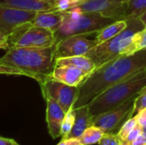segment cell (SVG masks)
Segmentation results:
<instances>
[{"label": "cell", "instance_id": "6da1fadb", "mask_svg": "<svg viewBox=\"0 0 146 145\" xmlns=\"http://www.w3.org/2000/svg\"><path fill=\"white\" fill-rule=\"evenodd\" d=\"M146 68V50L112 60L97 68L79 86L73 109L87 105L93 98L113 85Z\"/></svg>", "mask_w": 146, "mask_h": 145}, {"label": "cell", "instance_id": "7a4b0ae2", "mask_svg": "<svg viewBox=\"0 0 146 145\" xmlns=\"http://www.w3.org/2000/svg\"><path fill=\"white\" fill-rule=\"evenodd\" d=\"M56 44L47 48L9 47L0 58V74L23 75L39 85L44 83L56 66Z\"/></svg>", "mask_w": 146, "mask_h": 145}, {"label": "cell", "instance_id": "3957f363", "mask_svg": "<svg viewBox=\"0 0 146 145\" xmlns=\"http://www.w3.org/2000/svg\"><path fill=\"white\" fill-rule=\"evenodd\" d=\"M146 85V68L113 85L93 98L88 104L92 118L113 110L136 97Z\"/></svg>", "mask_w": 146, "mask_h": 145}, {"label": "cell", "instance_id": "277c9868", "mask_svg": "<svg viewBox=\"0 0 146 145\" xmlns=\"http://www.w3.org/2000/svg\"><path fill=\"white\" fill-rule=\"evenodd\" d=\"M127 21V26L121 32L110 40L96 45L85 55L94 62L96 68L118 57L125 56L133 35L145 26L139 18L128 19Z\"/></svg>", "mask_w": 146, "mask_h": 145}, {"label": "cell", "instance_id": "5b68a950", "mask_svg": "<svg viewBox=\"0 0 146 145\" xmlns=\"http://www.w3.org/2000/svg\"><path fill=\"white\" fill-rule=\"evenodd\" d=\"M63 13L62 23L55 32L56 43L72 35L97 33L103 27L115 21V20L104 17L99 14L83 12L78 7Z\"/></svg>", "mask_w": 146, "mask_h": 145}, {"label": "cell", "instance_id": "8992f818", "mask_svg": "<svg viewBox=\"0 0 146 145\" xmlns=\"http://www.w3.org/2000/svg\"><path fill=\"white\" fill-rule=\"evenodd\" d=\"M36 11L0 6V31L9 36V47L33 26Z\"/></svg>", "mask_w": 146, "mask_h": 145}, {"label": "cell", "instance_id": "52a82bcc", "mask_svg": "<svg viewBox=\"0 0 146 145\" xmlns=\"http://www.w3.org/2000/svg\"><path fill=\"white\" fill-rule=\"evenodd\" d=\"M133 97L118 108L101 114L96 117L92 118V126L101 129L104 133H114V132L123 125V123L130 117L133 116L134 103Z\"/></svg>", "mask_w": 146, "mask_h": 145}, {"label": "cell", "instance_id": "ba28073f", "mask_svg": "<svg viewBox=\"0 0 146 145\" xmlns=\"http://www.w3.org/2000/svg\"><path fill=\"white\" fill-rule=\"evenodd\" d=\"M129 0H81L76 7L83 12L99 14L115 21L126 20Z\"/></svg>", "mask_w": 146, "mask_h": 145}, {"label": "cell", "instance_id": "9c48e42d", "mask_svg": "<svg viewBox=\"0 0 146 145\" xmlns=\"http://www.w3.org/2000/svg\"><path fill=\"white\" fill-rule=\"evenodd\" d=\"M39 85L44 99L46 97L52 98L66 113L73 108L79 91L78 86H71L52 78L48 79Z\"/></svg>", "mask_w": 146, "mask_h": 145}, {"label": "cell", "instance_id": "30bf717a", "mask_svg": "<svg viewBox=\"0 0 146 145\" xmlns=\"http://www.w3.org/2000/svg\"><path fill=\"white\" fill-rule=\"evenodd\" d=\"M93 34H78L66 37L59 40L56 44V59L62 57L85 56L90 50L95 47L96 41L91 38Z\"/></svg>", "mask_w": 146, "mask_h": 145}, {"label": "cell", "instance_id": "8fae6325", "mask_svg": "<svg viewBox=\"0 0 146 145\" xmlns=\"http://www.w3.org/2000/svg\"><path fill=\"white\" fill-rule=\"evenodd\" d=\"M56 44L55 32L50 30L32 26L10 47L47 48Z\"/></svg>", "mask_w": 146, "mask_h": 145}, {"label": "cell", "instance_id": "7c38bea8", "mask_svg": "<svg viewBox=\"0 0 146 145\" xmlns=\"http://www.w3.org/2000/svg\"><path fill=\"white\" fill-rule=\"evenodd\" d=\"M89 75V73H86L77 67L72 65H62L55 66L50 78L66 85L79 87Z\"/></svg>", "mask_w": 146, "mask_h": 145}, {"label": "cell", "instance_id": "4fadbf2b", "mask_svg": "<svg viewBox=\"0 0 146 145\" xmlns=\"http://www.w3.org/2000/svg\"><path fill=\"white\" fill-rule=\"evenodd\" d=\"M46 123L48 132L54 139L61 137V127L66 112L52 98L46 97Z\"/></svg>", "mask_w": 146, "mask_h": 145}, {"label": "cell", "instance_id": "5bb4252c", "mask_svg": "<svg viewBox=\"0 0 146 145\" xmlns=\"http://www.w3.org/2000/svg\"><path fill=\"white\" fill-rule=\"evenodd\" d=\"M0 6L36 12L56 9L55 0H0Z\"/></svg>", "mask_w": 146, "mask_h": 145}, {"label": "cell", "instance_id": "9a60e30c", "mask_svg": "<svg viewBox=\"0 0 146 145\" xmlns=\"http://www.w3.org/2000/svg\"><path fill=\"white\" fill-rule=\"evenodd\" d=\"M64 13L57 9L37 12L33 21V26L45 28L56 32L61 26L63 21Z\"/></svg>", "mask_w": 146, "mask_h": 145}, {"label": "cell", "instance_id": "2e32d148", "mask_svg": "<svg viewBox=\"0 0 146 145\" xmlns=\"http://www.w3.org/2000/svg\"><path fill=\"white\" fill-rule=\"evenodd\" d=\"M75 121L74 126L67 138H79L83 132L91 126H92V116L87 105L75 109Z\"/></svg>", "mask_w": 146, "mask_h": 145}, {"label": "cell", "instance_id": "e0dca14e", "mask_svg": "<svg viewBox=\"0 0 146 145\" xmlns=\"http://www.w3.org/2000/svg\"><path fill=\"white\" fill-rule=\"evenodd\" d=\"M127 20L115 21L112 23L105 26L101 30H99L95 35L96 44L98 45L110 40L113 37L121 32L125 28H127Z\"/></svg>", "mask_w": 146, "mask_h": 145}, {"label": "cell", "instance_id": "ac0fdd59", "mask_svg": "<svg viewBox=\"0 0 146 145\" xmlns=\"http://www.w3.org/2000/svg\"><path fill=\"white\" fill-rule=\"evenodd\" d=\"M62 65H72L89 73H91L96 69V66L94 62L86 56H75L56 58V66H62Z\"/></svg>", "mask_w": 146, "mask_h": 145}, {"label": "cell", "instance_id": "d6986e66", "mask_svg": "<svg viewBox=\"0 0 146 145\" xmlns=\"http://www.w3.org/2000/svg\"><path fill=\"white\" fill-rule=\"evenodd\" d=\"M146 50V26H145L141 30L135 32L132 38L131 43L128 45L125 56H131L137 52L145 50Z\"/></svg>", "mask_w": 146, "mask_h": 145}, {"label": "cell", "instance_id": "ffe728a7", "mask_svg": "<svg viewBox=\"0 0 146 145\" xmlns=\"http://www.w3.org/2000/svg\"><path fill=\"white\" fill-rule=\"evenodd\" d=\"M104 135V132L101 129H99L95 126H91L79 138V140L81 145L96 144H99Z\"/></svg>", "mask_w": 146, "mask_h": 145}, {"label": "cell", "instance_id": "44dd1931", "mask_svg": "<svg viewBox=\"0 0 146 145\" xmlns=\"http://www.w3.org/2000/svg\"><path fill=\"white\" fill-rule=\"evenodd\" d=\"M146 12V0H129L126 20L140 18Z\"/></svg>", "mask_w": 146, "mask_h": 145}, {"label": "cell", "instance_id": "7402d4cb", "mask_svg": "<svg viewBox=\"0 0 146 145\" xmlns=\"http://www.w3.org/2000/svg\"><path fill=\"white\" fill-rule=\"evenodd\" d=\"M75 121V110L72 108L65 115L62 127H61V137L62 139L67 138L69 132H71Z\"/></svg>", "mask_w": 146, "mask_h": 145}, {"label": "cell", "instance_id": "603a6c76", "mask_svg": "<svg viewBox=\"0 0 146 145\" xmlns=\"http://www.w3.org/2000/svg\"><path fill=\"white\" fill-rule=\"evenodd\" d=\"M138 125L137 121L135 116H132L130 118H128L124 123L123 125L121 126L120 130L117 132V136L119 137V138L121 139V141L124 142L126 140V138H127L128 134L131 132V131Z\"/></svg>", "mask_w": 146, "mask_h": 145}, {"label": "cell", "instance_id": "cb8c5ba5", "mask_svg": "<svg viewBox=\"0 0 146 145\" xmlns=\"http://www.w3.org/2000/svg\"><path fill=\"white\" fill-rule=\"evenodd\" d=\"M145 108H146V85L140 91V92L135 98L133 115Z\"/></svg>", "mask_w": 146, "mask_h": 145}, {"label": "cell", "instance_id": "d4e9b609", "mask_svg": "<svg viewBox=\"0 0 146 145\" xmlns=\"http://www.w3.org/2000/svg\"><path fill=\"white\" fill-rule=\"evenodd\" d=\"M56 9L61 12L68 11L74 7L79 3L76 0H55Z\"/></svg>", "mask_w": 146, "mask_h": 145}, {"label": "cell", "instance_id": "484cf974", "mask_svg": "<svg viewBox=\"0 0 146 145\" xmlns=\"http://www.w3.org/2000/svg\"><path fill=\"white\" fill-rule=\"evenodd\" d=\"M121 139L115 133H104V137L99 142V145H120Z\"/></svg>", "mask_w": 146, "mask_h": 145}, {"label": "cell", "instance_id": "4316f807", "mask_svg": "<svg viewBox=\"0 0 146 145\" xmlns=\"http://www.w3.org/2000/svg\"><path fill=\"white\" fill-rule=\"evenodd\" d=\"M142 130H143V128H142L140 126L137 125V126L131 131V132L128 134V136H127V138H126V140L124 141V143L127 145L131 144L134 140H136V139L142 134Z\"/></svg>", "mask_w": 146, "mask_h": 145}, {"label": "cell", "instance_id": "83f0119b", "mask_svg": "<svg viewBox=\"0 0 146 145\" xmlns=\"http://www.w3.org/2000/svg\"><path fill=\"white\" fill-rule=\"evenodd\" d=\"M137 123L139 126H140L142 128L146 126V108L142 109L141 110H139L137 114L134 115Z\"/></svg>", "mask_w": 146, "mask_h": 145}, {"label": "cell", "instance_id": "f1b7e54d", "mask_svg": "<svg viewBox=\"0 0 146 145\" xmlns=\"http://www.w3.org/2000/svg\"><path fill=\"white\" fill-rule=\"evenodd\" d=\"M9 48V36L4 34L0 31V49L6 50Z\"/></svg>", "mask_w": 146, "mask_h": 145}, {"label": "cell", "instance_id": "f546056e", "mask_svg": "<svg viewBox=\"0 0 146 145\" xmlns=\"http://www.w3.org/2000/svg\"><path fill=\"white\" fill-rule=\"evenodd\" d=\"M56 145H81L79 138H65L62 139V141Z\"/></svg>", "mask_w": 146, "mask_h": 145}, {"label": "cell", "instance_id": "4dcf8cb0", "mask_svg": "<svg viewBox=\"0 0 146 145\" xmlns=\"http://www.w3.org/2000/svg\"><path fill=\"white\" fill-rule=\"evenodd\" d=\"M146 144V138L141 134L136 140H134L130 145H145Z\"/></svg>", "mask_w": 146, "mask_h": 145}, {"label": "cell", "instance_id": "1f68e13d", "mask_svg": "<svg viewBox=\"0 0 146 145\" xmlns=\"http://www.w3.org/2000/svg\"><path fill=\"white\" fill-rule=\"evenodd\" d=\"M17 144L14 139L0 137V145H13Z\"/></svg>", "mask_w": 146, "mask_h": 145}, {"label": "cell", "instance_id": "d6a6232c", "mask_svg": "<svg viewBox=\"0 0 146 145\" xmlns=\"http://www.w3.org/2000/svg\"><path fill=\"white\" fill-rule=\"evenodd\" d=\"M139 19H140V20H141V21L144 23V25L146 26V12L144 14V15H142V16H141V17H140V18H139Z\"/></svg>", "mask_w": 146, "mask_h": 145}, {"label": "cell", "instance_id": "836d02e7", "mask_svg": "<svg viewBox=\"0 0 146 145\" xmlns=\"http://www.w3.org/2000/svg\"><path fill=\"white\" fill-rule=\"evenodd\" d=\"M142 134L146 138V126L143 128V130H142Z\"/></svg>", "mask_w": 146, "mask_h": 145}, {"label": "cell", "instance_id": "e575fe53", "mask_svg": "<svg viewBox=\"0 0 146 145\" xmlns=\"http://www.w3.org/2000/svg\"><path fill=\"white\" fill-rule=\"evenodd\" d=\"M120 145H127V144H126L124 142H122V141H121V144H120Z\"/></svg>", "mask_w": 146, "mask_h": 145}, {"label": "cell", "instance_id": "d590c367", "mask_svg": "<svg viewBox=\"0 0 146 145\" xmlns=\"http://www.w3.org/2000/svg\"><path fill=\"white\" fill-rule=\"evenodd\" d=\"M13 145H19L18 144H13Z\"/></svg>", "mask_w": 146, "mask_h": 145}, {"label": "cell", "instance_id": "8d00e7d4", "mask_svg": "<svg viewBox=\"0 0 146 145\" xmlns=\"http://www.w3.org/2000/svg\"><path fill=\"white\" fill-rule=\"evenodd\" d=\"M145 145H146V144H145Z\"/></svg>", "mask_w": 146, "mask_h": 145}]
</instances>
